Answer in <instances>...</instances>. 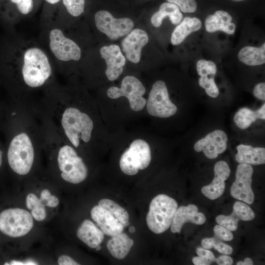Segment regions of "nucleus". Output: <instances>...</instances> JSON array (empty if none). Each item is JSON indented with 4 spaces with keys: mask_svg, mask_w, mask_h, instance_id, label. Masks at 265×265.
<instances>
[{
    "mask_svg": "<svg viewBox=\"0 0 265 265\" xmlns=\"http://www.w3.org/2000/svg\"><path fill=\"white\" fill-rule=\"evenodd\" d=\"M205 215L198 212L196 206L190 204L177 208L171 225V231L173 233L181 232L184 224L191 222L196 225H202L206 221Z\"/></svg>",
    "mask_w": 265,
    "mask_h": 265,
    "instance_id": "20",
    "label": "nucleus"
},
{
    "mask_svg": "<svg viewBox=\"0 0 265 265\" xmlns=\"http://www.w3.org/2000/svg\"><path fill=\"white\" fill-rule=\"evenodd\" d=\"M149 40L147 33L141 29L132 30L121 42L122 50L127 58L133 63L139 62L142 49Z\"/></svg>",
    "mask_w": 265,
    "mask_h": 265,
    "instance_id": "15",
    "label": "nucleus"
},
{
    "mask_svg": "<svg viewBox=\"0 0 265 265\" xmlns=\"http://www.w3.org/2000/svg\"><path fill=\"white\" fill-rule=\"evenodd\" d=\"M99 205L110 212L124 226L129 225V215L127 211L117 203L108 199L99 201Z\"/></svg>",
    "mask_w": 265,
    "mask_h": 265,
    "instance_id": "29",
    "label": "nucleus"
},
{
    "mask_svg": "<svg viewBox=\"0 0 265 265\" xmlns=\"http://www.w3.org/2000/svg\"><path fill=\"white\" fill-rule=\"evenodd\" d=\"M238 58L249 66H258L265 63V43L260 47L245 46L238 52Z\"/></svg>",
    "mask_w": 265,
    "mask_h": 265,
    "instance_id": "28",
    "label": "nucleus"
},
{
    "mask_svg": "<svg viewBox=\"0 0 265 265\" xmlns=\"http://www.w3.org/2000/svg\"><path fill=\"white\" fill-rule=\"evenodd\" d=\"M253 169L251 165L239 164L236 170V178L230 190L234 198L251 204L254 200V194L251 188Z\"/></svg>",
    "mask_w": 265,
    "mask_h": 265,
    "instance_id": "12",
    "label": "nucleus"
},
{
    "mask_svg": "<svg viewBox=\"0 0 265 265\" xmlns=\"http://www.w3.org/2000/svg\"><path fill=\"white\" fill-rule=\"evenodd\" d=\"M16 4L19 11L23 14L30 13L33 7V0H11Z\"/></svg>",
    "mask_w": 265,
    "mask_h": 265,
    "instance_id": "34",
    "label": "nucleus"
},
{
    "mask_svg": "<svg viewBox=\"0 0 265 265\" xmlns=\"http://www.w3.org/2000/svg\"><path fill=\"white\" fill-rule=\"evenodd\" d=\"M129 231L130 233H133L135 232V229L133 226H130L129 229Z\"/></svg>",
    "mask_w": 265,
    "mask_h": 265,
    "instance_id": "47",
    "label": "nucleus"
},
{
    "mask_svg": "<svg viewBox=\"0 0 265 265\" xmlns=\"http://www.w3.org/2000/svg\"><path fill=\"white\" fill-rule=\"evenodd\" d=\"M237 265H252L253 262L249 258H246L244 261H239L237 263Z\"/></svg>",
    "mask_w": 265,
    "mask_h": 265,
    "instance_id": "43",
    "label": "nucleus"
},
{
    "mask_svg": "<svg viewBox=\"0 0 265 265\" xmlns=\"http://www.w3.org/2000/svg\"><path fill=\"white\" fill-rule=\"evenodd\" d=\"M177 208L178 204L172 197L163 194L155 197L146 216L148 228L157 234L166 231L171 226Z\"/></svg>",
    "mask_w": 265,
    "mask_h": 265,
    "instance_id": "7",
    "label": "nucleus"
},
{
    "mask_svg": "<svg viewBox=\"0 0 265 265\" xmlns=\"http://www.w3.org/2000/svg\"><path fill=\"white\" fill-rule=\"evenodd\" d=\"M146 88L137 77L123 78L119 87L111 86L106 92V99L97 102L102 119L109 132L143 126L145 121Z\"/></svg>",
    "mask_w": 265,
    "mask_h": 265,
    "instance_id": "1",
    "label": "nucleus"
},
{
    "mask_svg": "<svg viewBox=\"0 0 265 265\" xmlns=\"http://www.w3.org/2000/svg\"><path fill=\"white\" fill-rule=\"evenodd\" d=\"M177 111V106L170 99L166 83L162 80L156 81L147 97V116L167 119L174 116Z\"/></svg>",
    "mask_w": 265,
    "mask_h": 265,
    "instance_id": "8",
    "label": "nucleus"
},
{
    "mask_svg": "<svg viewBox=\"0 0 265 265\" xmlns=\"http://www.w3.org/2000/svg\"><path fill=\"white\" fill-rule=\"evenodd\" d=\"M231 14L223 9H218L209 14L205 22V28L208 32L222 31L227 34H233L236 25L232 23Z\"/></svg>",
    "mask_w": 265,
    "mask_h": 265,
    "instance_id": "21",
    "label": "nucleus"
},
{
    "mask_svg": "<svg viewBox=\"0 0 265 265\" xmlns=\"http://www.w3.org/2000/svg\"><path fill=\"white\" fill-rule=\"evenodd\" d=\"M85 0H63L67 11L72 16L78 17L84 11Z\"/></svg>",
    "mask_w": 265,
    "mask_h": 265,
    "instance_id": "31",
    "label": "nucleus"
},
{
    "mask_svg": "<svg viewBox=\"0 0 265 265\" xmlns=\"http://www.w3.org/2000/svg\"><path fill=\"white\" fill-rule=\"evenodd\" d=\"M253 93L256 98L265 101V83L261 82L256 84L253 89Z\"/></svg>",
    "mask_w": 265,
    "mask_h": 265,
    "instance_id": "37",
    "label": "nucleus"
},
{
    "mask_svg": "<svg viewBox=\"0 0 265 265\" xmlns=\"http://www.w3.org/2000/svg\"><path fill=\"white\" fill-rule=\"evenodd\" d=\"M166 1L175 4L179 7L182 12L193 13L198 9L196 0H166Z\"/></svg>",
    "mask_w": 265,
    "mask_h": 265,
    "instance_id": "32",
    "label": "nucleus"
},
{
    "mask_svg": "<svg viewBox=\"0 0 265 265\" xmlns=\"http://www.w3.org/2000/svg\"><path fill=\"white\" fill-rule=\"evenodd\" d=\"M90 213L91 218L104 234L112 237L123 232L124 227L122 224L110 212L99 205L94 206Z\"/></svg>",
    "mask_w": 265,
    "mask_h": 265,
    "instance_id": "19",
    "label": "nucleus"
},
{
    "mask_svg": "<svg viewBox=\"0 0 265 265\" xmlns=\"http://www.w3.org/2000/svg\"><path fill=\"white\" fill-rule=\"evenodd\" d=\"M59 265H77L79 263L74 261L72 258L67 255L60 256L57 260Z\"/></svg>",
    "mask_w": 265,
    "mask_h": 265,
    "instance_id": "39",
    "label": "nucleus"
},
{
    "mask_svg": "<svg viewBox=\"0 0 265 265\" xmlns=\"http://www.w3.org/2000/svg\"><path fill=\"white\" fill-rule=\"evenodd\" d=\"M43 203L40 198H38L33 193L28 194L26 200V206L27 209L32 210L34 207Z\"/></svg>",
    "mask_w": 265,
    "mask_h": 265,
    "instance_id": "36",
    "label": "nucleus"
},
{
    "mask_svg": "<svg viewBox=\"0 0 265 265\" xmlns=\"http://www.w3.org/2000/svg\"><path fill=\"white\" fill-rule=\"evenodd\" d=\"M2 152L0 150V166L1 165V164H2Z\"/></svg>",
    "mask_w": 265,
    "mask_h": 265,
    "instance_id": "48",
    "label": "nucleus"
},
{
    "mask_svg": "<svg viewBox=\"0 0 265 265\" xmlns=\"http://www.w3.org/2000/svg\"><path fill=\"white\" fill-rule=\"evenodd\" d=\"M50 47L59 60L67 61L78 60L81 57V50L73 40L65 37L58 28L52 29L49 35Z\"/></svg>",
    "mask_w": 265,
    "mask_h": 265,
    "instance_id": "11",
    "label": "nucleus"
},
{
    "mask_svg": "<svg viewBox=\"0 0 265 265\" xmlns=\"http://www.w3.org/2000/svg\"><path fill=\"white\" fill-rule=\"evenodd\" d=\"M228 0L232 2H234V3H239V2L246 1L248 0Z\"/></svg>",
    "mask_w": 265,
    "mask_h": 265,
    "instance_id": "46",
    "label": "nucleus"
},
{
    "mask_svg": "<svg viewBox=\"0 0 265 265\" xmlns=\"http://www.w3.org/2000/svg\"><path fill=\"white\" fill-rule=\"evenodd\" d=\"M31 210V214L36 220L42 221L45 218L46 211L44 204L37 205Z\"/></svg>",
    "mask_w": 265,
    "mask_h": 265,
    "instance_id": "35",
    "label": "nucleus"
},
{
    "mask_svg": "<svg viewBox=\"0 0 265 265\" xmlns=\"http://www.w3.org/2000/svg\"><path fill=\"white\" fill-rule=\"evenodd\" d=\"M236 160L239 164L260 165L265 163V148L240 144L237 147Z\"/></svg>",
    "mask_w": 265,
    "mask_h": 265,
    "instance_id": "23",
    "label": "nucleus"
},
{
    "mask_svg": "<svg viewBox=\"0 0 265 265\" xmlns=\"http://www.w3.org/2000/svg\"><path fill=\"white\" fill-rule=\"evenodd\" d=\"M35 142L27 131L22 130L11 140L7 151L8 164L20 175L27 174L32 167L35 156Z\"/></svg>",
    "mask_w": 265,
    "mask_h": 265,
    "instance_id": "4",
    "label": "nucleus"
},
{
    "mask_svg": "<svg viewBox=\"0 0 265 265\" xmlns=\"http://www.w3.org/2000/svg\"><path fill=\"white\" fill-rule=\"evenodd\" d=\"M214 237L222 241H231L233 239V234L226 228L216 225L213 228Z\"/></svg>",
    "mask_w": 265,
    "mask_h": 265,
    "instance_id": "33",
    "label": "nucleus"
},
{
    "mask_svg": "<svg viewBox=\"0 0 265 265\" xmlns=\"http://www.w3.org/2000/svg\"><path fill=\"white\" fill-rule=\"evenodd\" d=\"M192 261L195 265H209L212 263V261L207 258L200 256L194 257L192 259Z\"/></svg>",
    "mask_w": 265,
    "mask_h": 265,
    "instance_id": "40",
    "label": "nucleus"
},
{
    "mask_svg": "<svg viewBox=\"0 0 265 265\" xmlns=\"http://www.w3.org/2000/svg\"><path fill=\"white\" fill-rule=\"evenodd\" d=\"M52 73L48 56L42 50L31 48L25 52L22 75L27 86L31 88L42 86L50 78Z\"/></svg>",
    "mask_w": 265,
    "mask_h": 265,
    "instance_id": "5",
    "label": "nucleus"
},
{
    "mask_svg": "<svg viewBox=\"0 0 265 265\" xmlns=\"http://www.w3.org/2000/svg\"><path fill=\"white\" fill-rule=\"evenodd\" d=\"M47 2L51 4H55L59 2L60 0H45Z\"/></svg>",
    "mask_w": 265,
    "mask_h": 265,
    "instance_id": "45",
    "label": "nucleus"
},
{
    "mask_svg": "<svg viewBox=\"0 0 265 265\" xmlns=\"http://www.w3.org/2000/svg\"><path fill=\"white\" fill-rule=\"evenodd\" d=\"M228 136L220 130H215L198 140L194 145L197 152L203 151L208 159H214L225 151L227 147Z\"/></svg>",
    "mask_w": 265,
    "mask_h": 265,
    "instance_id": "13",
    "label": "nucleus"
},
{
    "mask_svg": "<svg viewBox=\"0 0 265 265\" xmlns=\"http://www.w3.org/2000/svg\"><path fill=\"white\" fill-rule=\"evenodd\" d=\"M95 23L98 29L111 40H116L129 34L133 27V23L130 18H115L104 10L96 13Z\"/></svg>",
    "mask_w": 265,
    "mask_h": 265,
    "instance_id": "10",
    "label": "nucleus"
},
{
    "mask_svg": "<svg viewBox=\"0 0 265 265\" xmlns=\"http://www.w3.org/2000/svg\"><path fill=\"white\" fill-rule=\"evenodd\" d=\"M183 17V14L178 6L166 1L159 5L158 10L152 15L151 22L154 26L158 27L166 17L172 24L177 25L181 21Z\"/></svg>",
    "mask_w": 265,
    "mask_h": 265,
    "instance_id": "24",
    "label": "nucleus"
},
{
    "mask_svg": "<svg viewBox=\"0 0 265 265\" xmlns=\"http://www.w3.org/2000/svg\"><path fill=\"white\" fill-rule=\"evenodd\" d=\"M58 120L65 140L78 151L108 149L109 132L97 103L75 101L64 104Z\"/></svg>",
    "mask_w": 265,
    "mask_h": 265,
    "instance_id": "2",
    "label": "nucleus"
},
{
    "mask_svg": "<svg viewBox=\"0 0 265 265\" xmlns=\"http://www.w3.org/2000/svg\"><path fill=\"white\" fill-rule=\"evenodd\" d=\"M59 204L58 198L54 196L50 195L45 200L44 205L51 208H55Z\"/></svg>",
    "mask_w": 265,
    "mask_h": 265,
    "instance_id": "42",
    "label": "nucleus"
},
{
    "mask_svg": "<svg viewBox=\"0 0 265 265\" xmlns=\"http://www.w3.org/2000/svg\"><path fill=\"white\" fill-rule=\"evenodd\" d=\"M10 265H36L34 264L33 262H22L16 261H12L10 264Z\"/></svg>",
    "mask_w": 265,
    "mask_h": 265,
    "instance_id": "44",
    "label": "nucleus"
},
{
    "mask_svg": "<svg viewBox=\"0 0 265 265\" xmlns=\"http://www.w3.org/2000/svg\"><path fill=\"white\" fill-rule=\"evenodd\" d=\"M150 137L144 126L109 132V148L120 151L119 166L124 174L134 176L149 167L152 159Z\"/></svg>",
    "mask_w": 265,
    "mask_h": 265,
    "instance_id": "3",
    "label": "nucleus"
},
{
    "mask_svg": "<svg viewBox=\"0 0 265 265\" xmlns=\"http://www.w3.org/2000/svg\"><path fill=\"white\" fill-rule=\"evenodd\" d=\"M255 214L251 208L244 203L237 201L233 206L232 213L229 215H219L215 221L231 231L237 230L238 221H250L255 218Z\"/></svg>",
    "mask_w": 265,
    "mask_h": 265,
    "instance_id": "18",
    "label": "nucleus"
},
{
    "mask_svg": "<svg viewBox=\"0 0 265 265\" xmlns=\"http://www.w3.org/2000/svg\"><path fill=\"white\" fill-rule=\"evenodd\" d=\"M201 244L205 249L214 248L218 252L225 255H230L233 252V248L231 246L214 236L212 238H204L201 241Z\"/></svg>",
    "mask_w": 265,
    "mask_h": 265,
    "instance_id": "30",
    "label": "nucleus"
},
{
    "mask_svg": "<svg viewBox=\"0 0 265 265\" xmlns=\"http://www.w3.org/2000/svg\"><path fill=\"white\" fill-rule=\"evenodd\" d=\"M214 172V177L212 183L201 189L202 193L211 200H215L223 194L225 181L229 177L231 170L226 161L220 160L215 163Z\"/></svg>",
    "mask_w": 265,
    "mask_h": 265,
    "instance_id": "16",
    "label": "nucleus"
},
{
    "mask_svg": "<svg viewBox=\"0 0 265 265\" xmlns=\"http://www.w3.org/2000/svg\"><path fill=\"white\" fill-rule=\"evenodd\" d=\"M58 149L57 162L61 177L65 181L78 184L84 181L88 169L78 151L64 140Z\"/></svg>",
    "mask_w": 265,
    "mask_h": 265,
    "instance_id": "6",
    "label": "nucleus"
},
{
    "mask_svg": "<svg viewBox=\"0 0 265 265\" xmlns=\"http://www.w3.org/2000/svg\"><path fill=\"white\" fill-rule=\"evenodd\" d=\"M265 104L256 110H252L247 107L239 109L235 114L234 121L236 126L241 130H245L257 119L265 120Z\"/></svg>",
    "mask_w": 265,
    "mask_h": 265,
    "instance_id": "27",
    "label": "nucleus"
},
{
    "mask_svg": "<svg viewBox=\"0 0 265 265\" xmlns=\"http://www.w3.org/2000/svg\"><path fill=\"white\" fill-rule=\"evenodd\" d=\"M33 226V217L26 210L10 208L0 213V231L10 237H23L29 233Z\"/></svg>",
    "mask_w": 265,
    "mask_h": 265,
    "instance_id": "9",
    "label": "nucleus"
},
{
    "mask_svg": "<svg viewBox=\"0 0 265 265\" xmlns=\"http://www.w3.org/2000/svg\"><path fill=\"white\" fill-rule=\"evenodd\" d=\"M100 54L105 60L106 68L105 75L110 81L117 80L122 74L126 59L120 47L116 45H110L102 47Z\"/></svg>",
    "mask_w": 265,
    "mask_h": 265,
    "instance_id": "14",
    "label": "nucleus"
},
{
    "mask_svg": "<svg viewBox=\"0 0 265 265\" xmlns=\"http://www.w3.org/2000/svg\"><path fill=\"white\" fill-rule=\"evenodd\" d=\"M202 26L201 21L196 17H185L173 30L171 37V43L173 45L181 44L192 32L197 31Z\"/></svg>",
    "mask_w": 265,
    "mask_h": 265,
    "instance_id": "25",
    "label": "nucleus"
},
{
    "mask_svg": "<svg viewBox=\"0 0 265 265\" xmlns=\"http://www.w3.org/2000/svg\"><path fill=\"white\" fill-rule=\"evenodd\" d=\"M196 70L200 78L198 83L204 88L206 94L211 97L216 98L219 95V90L214 80L217 68L212 61L199 60L196 63Z\"/></svg>",
    "mask_w": 265,
    "mask_h": 265,
    "instance_id": "17",
    "label": "nucleus"
},
{
    "mask_svg": "<svg viewBox=\"0 0 265 265\" xmlns=\"http://www.w3.org/2000/svg\"><path fill=\"white\" fill-rule=\"evenodd\" d=\"M104 233L90 220L86 219L77 231L78 238L91 248L100 245L104 238Z\"/></svg>",
    "mask_w": 265,
    "mask_h": 265,
    "instance_id": "22",
    "label": "nucleus"
},
{
    "mask_svg": "<svg viewBox=\"0 0 265 265\" xmlns=\"http://www.w3.org/2000/svg\"><path fill=\"white\" fill-rule=\"evenodd\" d=\"M215 262L219 265H231L233 263V261L229 256L221 255L216 258Z\"/></svg>",
    "mask_w": 265,
    "mask_h": 265,
    "instance_id": "41",
    "label": "nucleus"
},
{
    "mask_svg": "<svg viewBox=\"0 0 265 265\" xmlns=\"http://www.w3.org/2000/svg\"><path fill=\"white\" fill-rule=\"evenodd\" d=\"M196 253L198 256L207 258L212 262H215L216 258L213 254L207 249L202 247H198L196 249Z\"/></svg>",
    "mask_w": 265,
    "mask_h": 265,
    "instance_id": "38",
    "label": "nucleus"
},
{
    "mask_svg": "<svg viewBox=\"0 0 265 265\" xmlns=\"http://www.w3.org/2000/svg\"><path fill=\"white\" fill-rule=\"evenodd\" d=\"M134 243L133 240L123 232L111 237L106 243L110 254L115 258L123 259L129 253Z\"/></svg>",
    "mask_w": 265,
    "mask_h": 265,
    "instance_id": "26",
    "label": "nucleus"
},
{
    "mask_svg": "<svg viewBox=\"0 0 265 265\" xmlns=\"http://www.w3.org/2000/svg\"><path fill=\"white\" fill-rule=\"evenodd\" d=\"M95 249L97 251H99V250H100L101 249V247L100 246V245H98L95 248Z\"/></svg>",
    "mask_w": 265,
    "mask_h": 265,
    "instance_id": "49",
    "label": "nucleus"
}]
</instances>
